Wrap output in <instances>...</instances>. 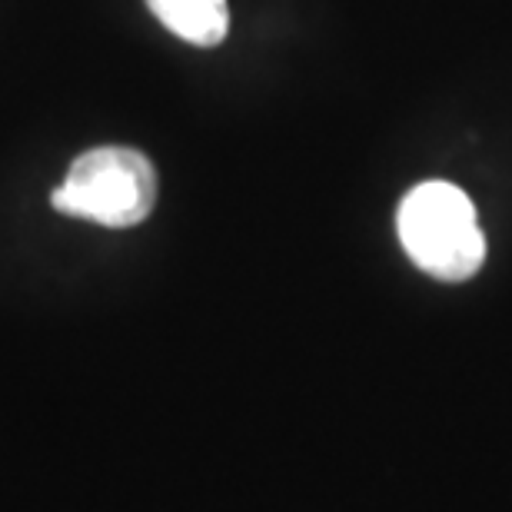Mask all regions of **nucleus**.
I'll return each instance as SVG.
<instances>
[{"mask_svg": "<svg viewBox=\"0 0 512 512\" xmlns=\"http://www.w3.org/2000/svg\"><path fill=\"white\" fill-rule=\"evenodd\" d=\"M160 177L147 153L133 147H94L70 163L64 183L50 193L57 213L97 227L130 230L157 207Z\"/></svg>", "mask_w": 512, "mask_h": 512, "instance_id": "obj_2", "label": "nucleus"}, {"mask_svg": "<svg viewBox=\"0 0 512 512\" xmlns=\"http://www.w3.org/2000/svg\"><path fill=\"white\" fill-rule=\"evenodd\" d=\"M396 230L409 260L433 280L466 283L486 263V237L476 207L456 183H416L399 203Z\"/></svg>", "mask_w": 512, "mask_h": 512, "instance_id": "obj_1", "label": "nucleus"}, {"mask_svg": "<svg viewBox=\"0 0 512 512\" xmlns=\"http://www.w3.org/2000/svg\"><path fill=\"white\" fill-rule=\"evenodd\" d=\"M150 14L193 47H220L230 30L227 0H147Z\"/></svg>", "mask_w": 512, "mask_h": 512, "instance_id": "obj_3", "label": "nucleus"}]
</instances>
